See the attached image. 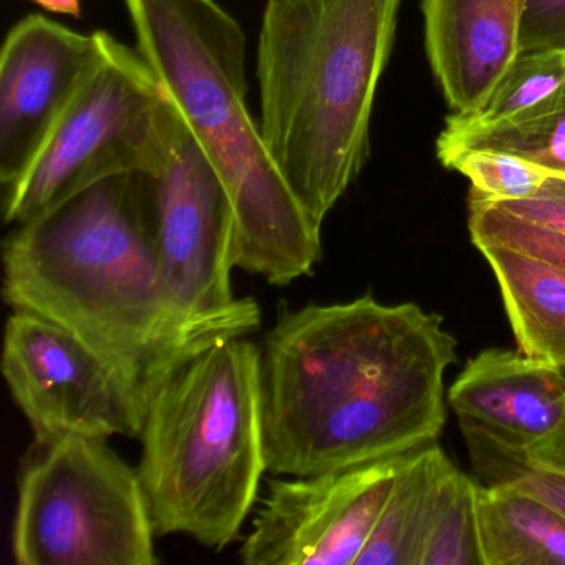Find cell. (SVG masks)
Here are the masks:
<instances>
[{
	"label": "cell",
	"mask_w": 565,
	"mask_h": 565,
	"mask_svg": "<svg viewBox=\"0 0 565 565\" xmlns=\"http://www.w3.org/2000/svg\"><path fill=\"white\" fill-rule=\"evenodd\" d=\"M446 168L468 178L471 191L498 203L537 196L554 178L552 171L518 154L488 148L461 151Z\"/></svg>",
	"instance_id": "ffe728a7"
},
{
	"label": "cell",
	"mask_w": 565,
	"mask_h": 565,
	"mask_svg": "<svg viewBox=\"0 0 565 565\" xmlns=\"http://www.w3.org/2000/svg\"><path fill=\"white\" fill-rule=\"evenodd\" d=\"M511 484L542 499L565 515L564 469L544 468L529 461Z\"/></svg>",
	"instance_id": "cb8c5ba5"
},
{
	"label": "cell",
	"mask_w": 565,
	"mask_h": 565,
	"mask_svg": "<svg viewBox=\"0 0 565 565\" xmlns=\"http://www.w3.org/2000/svg\"><path fill=\"white\" fill-rule=\"evenodd\" d=\"M448 403L462 433L531 455L564 426L565 376L521 350H482L456 376Z\"/></svg>",
	"instance_id": "7c38bea8"
},
{
	"label": "cell",
	"mask_w": 565,
	"mask_h": 565,
	"mask_svg": "<svg viewBox=\"0 0 565 565\" xmlns=\"http://www.w3.org/2000/svg\"><path fill=\"white\" fill-rule=\"evenodd\" d=\"M498 204L515 216L565 234V181L561 178H552L537 196Z\"/></svg>",
	"instance_id": "603a6c76"
},
{
	"label": "cell",
	"mask_w": 565,
	"mask_h": 565,
	"mask_svg": "<svg viewBox=\"0 0 565 565\" xmlns=\"http://www.w3.org/2000/svg\"><path fill=\"white\" fill-rule=\"evenodd\" d=\"M455 468L436 443L412 452L355 565H422L439 491Z\"/></svg>",
	"instance_id": "e0dca14e"
},
{
	"label": "cell",
	"mask_w": 565,
	"mask_h": 565,
	"mask_svg": "<svg viewBox=\"0 0 565 565\" xmlns=\"http://www.w3.org/2000/svg\"><path fill=\"white\" fill-rule=\"evenodd\" d=\"M491 267L519 350L565 370V270L508 247H478Z\"/></svg>",
	"instance_id": "5bb4252c"
},
{
	"label": "cell",
	"mask_w": 565,
	"mask_h": 565,
	"mask_svg": "<svg viewBox=\"0 0 565 565\" xmlns=\"http://www.w3.org/2000/svg\"><path fill=\"white\" fill-rule=\"evenodd\" d=\"M481 565H565V515L514 484H478Z\"/></svg>",
	"instance_id": "2e32d148"
},
{
	"label": "cell",
	"mask_w": 565,
	"mask_h": 565,
	"mask_svg": "<svg viewBox=\"0 0 565 565\" xmlns=\"http://www.w3.org/2000/svg\"><path fill=\"white\" fill-rule=\"evenodd\" d=\"M409 455L273 479L241 545V561L246 565H355Z\"/></svg>",
	"instance_id": "30bf717a"
},
{
	"label": "cell",
	"mask_w": 565,
	"mask_h": 565,
	"mask_svg": "<svg viewBox=\"0 0 565 565\" xmlns=\"http://www.w3.org/2000/svg\"><path fill=\"white\" fill-rule=\"evenodd\" d=\"M269 472L310 476L409 455L446 425L458 340L418 303L372 294L282 312L263 349Z\"/></svg>",
	"instance_id": "6da1fadb"
},
{
	"label": "cell",
	"mask_w": 565,
	"mask_h": 565,
	"mask_svg": "<svg viewBox=\"0 0 565 565\" xmlns=\"http://www.w3.org/2000/svg\"><path fill=\"white\" fill-rule=\"evenodd\" d=\"M138 475L157 535L221 551L239 539L269 471L263 350L220 340L148 390Z\"/></svg>",
	"instance_id": "5b68a950"
},
{
	"label": "cell",
	"mask_w": 565,
	"mask_h": 565,
	"mask_svg": "<svg viewBox=\"0 0 565 565\" xmlns=\"http://www.w3.org/2000/svg\"><path fill=\"white\" fill-rule=\"evenodd\" d=\"M2 266L12 310L64 327L147 395L184 359L154 249L147 174L108 178L15 226Z\"/></svg>",
	"instance_id": "7a4b0ae2"
},
{
	"label": "cell",
	"mask_w": 565,
	"mask_h": 565,
	"mask_svg": "<svg viewBox=\"0 0 565 565\" xmlns=\"http://www.w3.org/2000/svg\"><path fill=\"white\" fill-rule=\"evenodd\" d=\"M147 178L154 249L181 355L256 332L259 303L237 299L231 286L233 204L186 121L167 163Z\"/></svg>",
	"instance_id": "ba28073f"
},
{
	"label": "cell",
	"mask_w": 565,
	"mask_h": 565,
	"mask_svg": "<svg viewBox=\"0 0 565 565\" xmlns=\"http://www.w3.org/2000/svg\"><path fill=\"white\" fill-rule=\"evenodd\" d=\"M565 105V51L525 52L488 100L468 114H452L436 141L443 167L479 135L527 124Z\"/></svg>",
	"instance_id": "9a60e30c"
},
{
	"label": "cell",
	"mask_w": 565,
	"mask_h": 565,
	"mask_svg": "<svg viewBox=\"0 0 565 565\" xmlns=\"http://www.w3.org/2000/svg\"><path fill=\"white\" fill-rule=\"evenodd\" d=\"M51 14L82 18V0H31Z\"/></svg>",
	"instance_id": "484cf974"
},
{
	"label": "cell",
	"mask_w": 565,
	"mask_h": 565,
	"mask_svg": "<svg viewBox=\"0 0 565 565\" xmlns=\"http://www.w3.org/2000/svg\"><path fill=\"white\" fill-rule=\"evenodd\" d=\"M2 373L35 446L71 438H140L148 396L143 383L44 317L12 310Z\"/></svg>",
	"instance_id": "9c48e42d"
},
{
	"label": "cell",
	"mask_w": 565,
	"mask_h": 565,
	"mask_svg": "<svg viewBox=\"0 0 565 565\" xmlns=\"http://www.w3.org/2000/svg\"><path fill=\"white\" fill-rule=\"evenodd\" d=\"M138 468L107 439L35 446L19 479L12 554L19 565H157Z\"/></svg>",
	"instance_id": "52a82bcc"
},
{
	"label": "cell",
	"mask_w": 565,
	"mask_h": 565,
	"mask_svg": "<svg viewBox=\"0 0 565 565\" xmlns=\"http://www.w3.org/2000/svg\"><path fill=\"white\" fill-rule=\"evenodd\" d=\"M524 0H423L425 47L452 114L481 107L521 52Z\"/></svg>",
	"instance_id": "4fadbf2b"
},
{
	"label": "cell",
	"mask_w": 565,
	"mask_h": 565,
	"mask_svg": "<svg viewBox=\"0 0 565 565\" xmlns=\"http://www.w3.org/2000/svg\"><path fill=\"white\" fill-rule=\"evenodd\" d=\"M468 227L476 247H508L565 270L564 233L515 216L475 191L469 196Z\"/></svg>",
	"instance_id": "d6986e66"
},
{
	"label": "cell",
	"mask_w": 565,
	"mask_h": 565,
	"mask_svg": "<svg viewBox=\"0 0 565 565\" xmlns=\"http://www.w3.org/2000/svg\"><path fill=\"white\" fill-rule=\"evenodd\" d=\"M565 51V0H524L521 52Z\"/></svg>",
	"instance_id": "7402d4cb"
},
{
	"label": "cell",
	"mask_w": 565,
	"mask_h": 565,
	"mask_svg": "<svg viewBox=\"0 0 565 565\" xmlns=\"http://www.w3.org/2000/svg\"><path fill=\"white\" fill-rule=\"evenodd\" d=\"M562 372H564V376H565V370H562Z\"/></svg>",
	"instance_id": "4316f807"
},
{
	"label": "cell",
	"mask_w": 565,
	"mask_h": 565,
	"mask_svg": "<svg viewBox=\"0 0 565 565\" xmlns=\"http://www.w3.org/2000/svg\"><path fill=\"white\" fill-rule=\"evenodd\" d=\"M137 49L220 174L234 211L233 264L286 287L322 256L247 108L246 35L217 0H124Z\"/></svg>",
	"instance_id": "3957f363"
},
{
	"label": "cell",
	"mask_w": 565,
	"mask_h": 565,
	"mask_svg": "<svg viewBox=\"0 0 565 565\" xmlns=\"http://www.w3.org/2000/svg\"><path fill=\"white\" fill-rule=\"evenodd\" d=\"M399 2L266 0L257 44L260 134L317 226L369 161Z\"/></svg>",
	"instance_id": "277c9868"
},
{
	"label": "cell",
	"mask_w": 565,
	"mask_h": 565,
	"mask_svg": "<svg viewBox=\"0 0 565 565\" xmlns=\"http://www.w3.org/2000/svg\"><path fill=\"white\" fill-rule=\"evenodd\" d=\"M561 180H564V181H565V178H561Z\"/></svg>",
	"instance_id": "83f0119b"
},
{
	"label": "cell",
	"mask_w": 565,
	"mask_h": 565,
	"mask_svg": "<svg viewBox=\"0 0 565 565\" xmlns=\"http://www.w3.org/2000/svg\"><path fill=\"white\" fill-rule=\"evenodd\" d=\"M529 461L544 468L564 469L565 471V423L557 435L529 455Z\"/></svg>",
	"instance_id": "d4e9b609"
},
{
	"label": "cell",
	"mask_w": 565,
	"mask_h": 565,
	"mask_svg": "<svg viewBox=\"0 0 565 565\" xmlns=\"http://www.w3.org/2000/svg\"><path fill=\"white\" fill-rule=\"evenodd\" d=\"M140 52L104 31V57L31 167L6 188V224L31 223L81 191L120 174H157L183 125Z\"/></svg>",
	"instance_id": "8992f818"
},
{
	"label": "cell",
	"mask_w": 565,
	"mask_h": 565,
	"mask_svg": "<svg viewBox=\"0 0 565 565\" xmlns=\"http://www.w3.org/2000/svg\"><path fill=\"white\" fill-rule=\"evenodd\" d=\"M478 484L458 468L449 472L433 512L422 565H481L476 515Z\"/></svg>",
	"instance_id": "ac0fdd59"
},
{
	"label": "cell",
	"mask_w": 565,
	"mask_h": 565,
	"mask_svg": "<svg viewBox=\"0 0 565 565\" xmlns=\"http://www.w3.org/2000/svg\"><path fill=\"white\" fill-rule=\"evenodd\" d=\"M104 57V31L82 34L31 14L0 52V183L25 173L65 108Z\"/></svg>",
	"instance_id": "8fae6325"
},
{
	"label": "cell",
	"mask_w": 565,
	"mask_h": 565,
	"mask_svg": "<svg viewBox=\"0 0 565 565\" xmlns=\"http://www.w3.org/2000/svg\"><path fill=\"white\" fill-rule=\"evenodd\" d=\"M475 148L518 154L552 171L555 178H565V105L561 110L535 118L527 124L479 135L468 141L461 151Z\"/></svg>",
	"instance_id": "44dd1931"
}]
</instances>
